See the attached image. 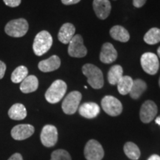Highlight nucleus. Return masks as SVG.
Segmentation results:
<instances>
[{
    "label": "nucleus",
    "mask_w": 160,
    "mask_h": 160,
    "mask_svg": "<svg viewBox=\"0 0 160 160\" xmlns=\"http://www.w3.org/2000/svg\"><path fill=\"white\" fill-rule=\"evenodd\" d=\"M82 97V93L79 91H75L69 93L62 104V108L64 113L68 115L74 114L79 108Z\"/></svg>",
    "instance_id": "5"
},
{
    "label": "nucleus",
    "mask_w": 160,
    "mask_h": 160,
    "mask_svg": "<svg viewBox=\"0 0 160 160\" xmlns=\"http://www.w3.org/2000/svg\"><path fill=\"white\" fill-rule=\"evenodd\" d=\"M81 0H61L62 3L65 5H71L79 3Z\"/></svg>",
    "instance_id": "31"
},
{
    "label": "nucleus",
    "mask_w": 160,
    "mask_h": 160,
    "mask_svg": "<svg viewBox=\"0 0 160 160\" xmlns=\"http://www.w3.org/2000/svg\"><path fill=\"white\" fill-rule=\"evenodd\" d=\"M148 160H160V157L157 154H153L151 156Z\"/></svg>",
    "instance_id": "33"
},
{
    "label": "nucleus",
    "mask_w": 160,
    "mask_h": 160,
    "mask_svg": "<svg viewBox=\"0 0 160 160\" xmlns=\"http://www.w3.org/2000/svg\"><path fill=\"white\" fill-rule=\"evenodd\" d=\"M28 28L29 25L27 20L20 18L8 22L5 27V31L10 37L19 38L24 37L27 33Z\"/></svg>",
    "instance_id": "4"
},
{
    "label": "nucleus",
    "mask_w": 160,
    "mask_h": 160,
    "mask_svg": "<svg viewBox=\"0 0 160 160\" xmlns=\"http://www.w3.org/2000/svg\"><path fill=\"white\" fill-rule=\"evenodd\" d=\"M147 89V84L143 80L137 79L133 80L129 94L132 99H138Z\"/></svg>",
    "instance_id": "21"
},
{
    "label": "nucleus",
    "mask_w": 160,
    "mask_h": 160,
    "mask_svg": "<svg viewBox=\"0 0 160 160\" xmlns=\"http://www.w3.org/2000/svg\"><path fill=\"white\" fill-rule=\"evenodd\" d=\"M51 160H72L71 155L67 151L63 149H58L51 153Z\"/></svg>",
    "instance_id": "27"
},
{
    "label": "nucleus",
    "mask_w": 160,
    "mask_h": 160,
    "mask_svg": "<svg viewBox=\"0 0 160 160\" xmlns=\"http://www.w3.org/2000/svg\"><path fill=\"white\" fill-rule=\"evenodd\" d=\"M141 65L144 71L150 75H155L159 71V62L155 53L147 52L141 57Z\"/></svg>",
    "instance_id": "7"
},
{
    "label": "nucleus",
    "mask_w": 160,
    "mask_h": 160,
    "mask_svg": "<svg viewBox=\"0 0 160 160\" xmlns=\"http://www.w3.org/2000/svg\"><path fill=\"white\" fill-rule=\"evenodd\" d=\"M76 28L71 23H65L60 28L58 33V39L62 43L69 44L72 38L74 37Z\"/></svg>",
    "instance_id": "17"
},
{
    "label": "nucleus",
    "mask_w": 160,
    "mask_h": 160,
    "mask_svg": "<svg viewBox=\"0 0 160 160\" xmlns=\"http://www.w3.org/2000/svg\"><path fill=\"white\" fill-rule=\"evenodd\" d=\"M35 128L33 125L29 124H22L16 125L11 130V137L15 140H25L31 137L34 133Z\"/></svg>",
    "instance_id": "12"
},
{
    "label": "nucleus",
    "mask_w": 160,
    "mask_h": 160,
    "mask_svg": "<svg viewBox=\"0 0 160 160\" xmlns=\"http://www.w3.org/2000/svg\"><path fill=\"white\" fill-rule=\"evenodd\" d=\"M133 80L129 76H123L122 78L117 83V89L120 94H128L133 85Z\"/></svg>",
    "instance_id": "24"
},
{
    "label": "nucleus",
    "mask_w": 160,
    "mask_h": 160,
    "mask_svg": "<svg viewBox=\"0 0 160 160\" xmlns=\"http://www.w3.org/2000/svg\"><path fill=\"white\" fill-rule=\"evenodd\" d=\"M4 3L11 8L18 7L22 2V0H3Z\"/></svg>",
    "instance_id": "28"
},
{
    "label": "nucleus",
    "mask_w": 160,
    "mask_h": 160,
    "mask_svg": "<svg viewBox=\"0 0 160 160\" xmlns=\"http://www.w3.org/2000/svg\"><path fill=\"white\" fill-rule=\"evenodd\" d=\"M159 88H160V77H159Z\"/></svg>",
    "instance_id": "36"
},
{
    "label": "nucleus",
    "mask_w": 160,
    "mask_h": 160,
    "mask_svg": "<svg viewBox=\"0 0 160 160\" xmlns=\"http://www.w3.org/2000/svg\"><path fill=\"white\" fill-rule=\"evenodd\" d=\"M158 108L154 102L147 100L142 104L140 108L139 117L143 123H150L153 121L157 114Z\"/></svg>",
    "instance_id": "11"
},
{
    "label": "nucleus",
    "mask_w": 160,
    "mask_h": 160,
    "mask_svg": "<svg viewBox=\"0 0 160 160\" xmlns=\"http://www.w3.org/2000/svg\"><path fill=\"white\" fill-rule=\"evenodd\" d=\"M124 152H125V155L132 160L139 159L140 155H141L139 147L132 142H128L125 144Z\"/></svg>",
    "instance_id": "23"
},
{
    "label": "nucleus",
    "mask_w": 160,
    "mask_h": 160,
    "mask_svg": "<svg viewBox=\"0 0 160 160\" xmlns=\"http://www.w3.org/2000/svg\"><path fill=\"white\" fill-rule=\"evenodd\" d=\"M28 75V70L24 65H20L17 67L11 74V81L13 83L22 82Z\"/></svg>",
    "instance_id": "25"
},
{
    "label": "nucleus",
    "mask_w": 160,
    "mask_h": 160,
    "mask_svg": "<svg viewBox=\"0 0 160 160\" xmlns=\"http://www.w3.org/2000/svg\"><path fill=\"white\" fill-rule=\"evenodd\" d=\"M8 160H23L22 156L19 153H16L13 154Z\"/></svg>",
    "instance_id": "32"
},
{
    "label": "nucleus",
    "mask_w": 160,
    "mask_h": 160,
    "mask_svg": "<svg viewBox=\"0 0 160 160\" xmlns=\"http://www.w3.org/2000/svg\"><path fill=\"white\" fill-rule=\"evenodd\" d=\"M123 77L122 67L119 65H115L112 66L108 73V82L112 85H117Z\"/></svg>",
    "instance_id": "22"
},
{
    "label": "nucleus",
    "mask_w": 160,
    "mask_h": 160,
    "mask_svg": "<svg viewBox=\"0 0 160 160\" xmlns=\"http://www.w3.org/2000/svg\"><path fill=\"white\" fill-rule=\"evenodd\" d=\"M8 116L11 119L22 120L27 117V110L22 104H14L9 109Z\"/></svg>",
    "instance_id": "20"
},
{
    "label": "nucleus",
    "mask_w": 160,
    "mask_h": 160,
    "mask_svg": "<svg viewBox=\"0 0 160 160\" xmlns=\"http://www.w3.org/2000/svg\"><path fill=\"white\" fill-rule=\"evenodd\" d=\"M144 41L148 45H156L160 42V29L152 28L144 36Z\"/></svg>",
    "instance_id": "26"
},
{
    "label": "nucleus",
    "mask_w": 160,
    "mask_h": 160,
    "mask_svg": "<svg viewBox=\"0 0 160 160\" xmlns=\"http://www.w3.org/2000/svg\"><path fill=\"white\" fill-rule=\"evenodd\" d=\"M41 142L45 147L51 148L58 141V131L57 128L52 125H46L43 127L40 134Z\"/></svg>",
    "instance_id": "10"
},
{
    "label": "nucleus",
    "mask_w": 160,
    "mask_h": 160,
    "mask_svg": "<svg viewBox=\"0 0 160 160\" xmlns=\"http://www.w3.org/2000/svg\"><path fill=\"white\" fill-rule=\"evenodd\" d=\"M156 123L158 124L159 125H160V117H157V119H156Z\"/></svg>",
    "instance_id": "34"
},
{
    "label": "nucleus",
    "mask_w": 160,
    "mask_h": 160,
    "mask_svg": "<svg viewBox=\"0 0 160 160\" xmlns=\"http://www.w3.org/2000/svg\"><path fill=\"white\" fill-rule=\"evenodd\" d=\"M157 53H158V56H159V57L160 58V47H159V48L157 49Z\"/></svg>",
    "instance_id": "35"
},
{
    "label": "nucleus",
    "mask_w": 160,
    "mask_h": 160,
    "mask_svg": "<svg viewBox=\"0 0 160 160\" xmlns=\"http://www.w3.org/2000/svg\"><path fill=\"white\" fill-rule=\"evenodd\" d=\"M101 105L103 111L111 117H117L122 112L121 102L113 96H105L102 99Z\"/></svg>",
    "instance_id": "6"
},
{
    "label": "nucleus",
    "mask_w": 160,
    "mask_h": 160,
    "mask_svg": "<svg viewBox=\"0 0 160 160\" xmlns=\"http://www.w3.org/2000/svg\"><path fill=\"white\" fill-rule=\"evenodd\" d=\"M39 87V80L36 76H28L20 84V91L24 93H33Z\"/></svg>",
    "instance_id": "18"
},
{
    "label": "nucleus",
    "mask_w": 160,
    "mask_h": 160,
    "mask_svg": "<svg viewBox=\"0 0 160 160\" xmlns=\"http://www.w3.org/2000/svg\"><path fill=\"white\" fill-rule=\"evenodd\" d=\"M110 35L113 39L121 42H127L130 39L129 32L125 28L120 25H115L110 30Z\"/></svg>",
    "instance_id": "19"
},
{
    "label": "nucleus",
    "mask_w": 160,
    "mask_h": 160,
    "mask_svg": "<svg viewBox=\"0 0 160 160\" xmlns=\"http://www.w3.org/2000/svg\"><path fill=\"white\" fill-rule=\"evenodd\" d=\"M99 112V106L95 102H85L79 108V114L87 119H93L97 117Z\"/></svg>",
    "instance_id": "15"
},
{
    "label": "nucleus",
    "mask_w": 160,
    "mask_h": 160,
    "mask_svg": "<svg viewBox=\"0 0 160 160\" xmlns=\"http://www.w3.org/2000/svg\"><path fill=\"white\" fill-rule=\"evenodd\" d=\"M61 65V60L57 55L51 56L48 59L39 62L38 68L41 71L48 73L57 70Z\"/></svg>",
    "instance_id": "16"
},
{
    "label": "nucleus",
    "mask_w": 160,
    "mask_h": 160,
    "mask_svg": "<svg viewBox=\"0 0 160 160\" xmlns=\"http://www.w3.org/2000/svg\"><path fill=\"white\" fill-rule=\"evenodd\" d=\"M104 154L105 152L102 146L97 140H89L85 145L84 155L87 160H102Z\"/></svg>",
    "instance_id": "8"
},
{
    "label": "nucleus",
    "mask_w": 160,
    "mask_h": 160,
    "mask_svg": "<svg viewBox=\"0 0 160 160\" xmlns=\"http://www.w3.org/2000/svg\"><path fill=\"white\" fill-rule=\"evenodd\" d=\"M147 0H133V5L136 8H142L146 3Z\"/></svg>",
    "instance_id": "30"
},
{
    "label": "nucleus",
    "mask_w": 160,
    "mask_h": 160,
    "mask_svg": "<svg viewBox=\"0 0 160 160\" xmlns=\"http://www.w3.org/2000/svg\"><path fill=\"white\" fill-rule=\"evenodd\" d=\"M53 45V38L49 32L40 31L35 37L33 44V50L38 57H41L51 49Z\"/></svg>",
    "instance_id": "2"
},
{
    "label": "nucleus",
    "mask_w": 160,
    "mask_h": 160,
    "mask_svg": "<svg viewBox=\"0 0 160 160\" xmlns=\"http://www.w3.org/2000/svg\"><path fill=\"white\" fill-rule=\"evenodd\" d=\"M93 8L97 17L100 19H107L111 11L109 0H93Z\"/></svg>",
    "instance_id": "13"
},
{
    "label": "nucleus",
    "mask_w": 160,
    "mask_h": 160,
    "mask_svg": "<svg viewBox=\"0 0 160 160\" xmlns=\"http://www.w3.org/2000/svg\"><path fill=\"white\" fill-rule=\"evenodd\" d=\"M6 71V65L2 61L0 60V79H2L5 76Z\"/></svg>",
    "instance_id": "29"
},
{
    "label": "nucleus",
    "mask_w": 160,
    "mask_h": 160,
    "mask_svg": "<svg viewBox=\"0 0 160 160\" xmlns=\"http://www.w3.org/2000/svg\"><path fill=\"white\" fill-rule=\"evenodd\" d=\"M117 51L111 43L106 42L102 47L100 53V61L105 64H111L116 61L117 58Z\"/></svg>",
    "instance_id": "14"
},
{
    "label": "nucleus",
    "mask_w": 160,
    "mask_h": 160,
    "mask_svg": "<svg viewBox=\"0 0 160 160\" xmlns=\"http://www.w3.org/2000/svg\"><path fill=\"white\" fill-rule=\"evenodd\" d=\"M68 45V54L71 57L82 58L87 55L88 50L84 45L83 39L81 35H74Z\"/></svg>",
    "instance_id": "9"
},
{
    "label": "nucleus",
    "mask_w": 160,
    "mask_h": 160,
    "mask_svg": "<svg viewBox=\"0 0 160 160\" xmlns=\"http://www.w3.org/2000/svg\"><path fill=\"white\" fill-rule=\"evenodd\" d=\"M67 84L61 79L53 82L45 93V99L51 104H56L61 100L67 91Z\"/></svg>",
    "instance_id": "3"
},
{
    "label": "nucleus",
    "mask_w": 160,
    "mask_h": 160,
    "mask_svg": "<svg viewBox=\"0 0 160 160\" xmlns=\"http://www.w3.org/2000/svg\"><path fill=\"white\" fill-rule=\"evenodd\" d=\"M82 71L83 74L88 78V82L93 89H100L103 87V73L99 68L88 63L82 66Z\"/></svg>",
    "instance_id": "1"
}]
</instances>
